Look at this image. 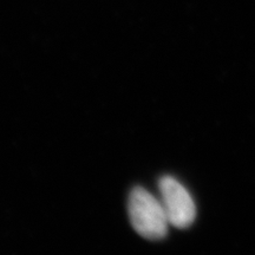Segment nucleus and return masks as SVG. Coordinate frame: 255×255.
<instances>
[{
	"label": "nucleus",
	"mask_w": 255,
	"mask_h": 255,
	"mask_svg": "<svg viewBox=\"0 0 255 255\" xmlns=\"http://www.w3.org/2000/svg\"><path fill=\"white\" fill-rule=\"evenodd\" d=\"M158 189L169 223L180 229L190 227L196 218V206L183 184L176 178L163 176L158 182Z\"/></svg>",
	"instance_id": "nucleus-2"
},
{
	"label": "nucleus",
	"mask_w": 255,
	"mask_h": 255,
	"mask_svg": "<svg viewBox=\"0 0 255 255\" xmlns=\"http://www.w3.org/2000/svg\"><path fill=\"white\" fill-rule=\"evenodd\" d=\"M128 213L132 228L142 238L157 241L167 237L170 223L163 205L144 188L137 187L130 193Z\"/></svg>",
	"instance_id": "nucleus-1"
}]
</instances>
